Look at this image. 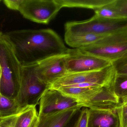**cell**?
I'll return each instance as SVG.
<instances>
[{"label":"cell","instance_id":"cell-1","mask_svg":"<svg viewBox=\"0 0 127 127\" xmlns=\"http://www.w3.org/2000/svg\"><path fill=\"white\" fill-rule=\"evenodd\" d=\"M5 34L22 65L37 64L48 57L66 53L68 50L51 29L16 30Z\"/></svg>","mask_w":127,"mask_h":127},{"label":"cell","instance_id":"cell-2","mask_svg":"<svg viewBox=\"0 0 127 127\" xmlns=\"http://www.w3.org/2000/svg\"><path fill=\"white\" fill-rule=\"evenodd\" d=\"M0 65L1 69L0 93L9 98H14L19 85L22 64L18 59L9 37L3 34L0 37Z\"/></svg>","mask_w":127,"mask_h":127},{"label":"cell","instance_id":"cell-3","mask_svg":"<svg viewBox=\"0 0 127 127\" xmlns=\"http://www.w3.org/2000/svg\"><path fill=\"white\" fill-rule=\"evenodd\" d=\"M37 64L22 65L21 80L14 97L22 108L38 105L44 92L50 87L38 77Z\"/></svg>","mask_w":127,"mask_h":127},{"label":"cell","instance_id":"cell-4","mask_svg":"<svg viewBox=\"0 0 127 127\" xmlns=\"http://www.w3.org/2000/svg\"><path fill=\"white\" fill-rule=\"evenodd\" d=\"M65 33H89L107 35L127 30V19H109L95 15L80 21L68 22L65 24Z\"/></svg>","mask_w":127,"mask_h":127},{"label":"cell","instance_id":"cell-5","mask_svg":"<svg viewBox=\"0 0 127 127\" xmlns=\"http://www.w3.org/2000/svg\"><path fill=\"white\" fill-rule=\"evenodd\" d=\"M77 50L112 63L127 51V30L108 34L92 47Z\"/></svg>","mask_w":127,"mask_h":127},{"label":"cell","instance_id":"cell-6","mask_svg":"<svg viewBox=\"0 0 127 127\" xmlns=\"http://www.w3.org/2000/svg\"><path fill=\"white\" fill-rule=\"evenodd\" d=\"M116 72L112 65L98 71L66 73L50 86V88L80 84H91L101 87H111Z\"/></svg>","mask_w":127,"mask_h":127},{"label":"cell","instance_id":"cell-7","mask_svg":"<svg viewBox=\"0 0 127 127\" xmlns=\"http://www.w3.org/2000/svg\"><path fill=\"white\" fill-rule=\"evenodd\" d=\"M62 8L57 0H23L19 11L27 19L47 24Z\"/></svg>","mask_w":127,"mask_h":127},{"label":"cell","instance_id":"cell-8","mask_svg":"<svg viewBox=\"0 0 127 127\" xmlns=\"http://www.w3.org/2000/svg\"><path fill=\"white\" fill-rule=\"evenodd\" d=\"M82 107L76 99L64 94L58 89L49 88L44 92L39 101L38 117L68 109Z\"/></svg>","mask_w":127,"mask_h":127},{"label":"cell","instance_id":"cell-9","mask_svg":"<svg viewBox=\"0 0 127 127\" xmlns=\"http://www.w3.org/2000/svg\"><path fill=\"white\" fill-rule=\"evenodd\" d=\"M67 73L98 71L112 65L108 60L81 53L77 49H68L66 58Z\"/></svg>","mask_w":127,"mask_h":127},{"label":"cell","instance_id":"cell-10","mask_svg":"<svg viewBox=\"0 0 127 127\" xmlns=\"http://www.w3.org/2000/svg\"><path fill=\"white\" fill-rule=\"evenodd\" d=\"M67 53L53 56L37 63L36 72L39 78L51 86L66 74Z\"/></svg>","mask_w":127,"mask_h":127},{"label":"cell","instance_id":"cell-11","mask_svg":"<svg viewBox=\"0 0 127 127\" xmlns=\"http://www.w3.org/2000/svg\"><path fill=\"white\" fill-rule=\"evenodd\" d=\"M121 101L111 87H100L87 101L81 104L82 107L104 110H117Z\"/></svg>","mask_w":127,"mask_h":127},{"label":"cell","instance_id":"cell-12","mask_svg":"<svg viewBox=\"0 0 127 127\" xmlns=\"http://www.w3.org/2000/svg\"><path fill=\"white\" fill-rule=\"evenodd\" d=\"M36 106H26L15 115L0 118V127H35L38 120Z\"/></svg>","mask_w":127,"mask_h":127},{"label":"cell","instance_id":"cell-13","mask_svg":"<svg viewBox=\"0 0 127 127\" xmlns=\"http://www.w3.org/2000/svg\"><path fill=\"white\" fill-rule=\"evenodd\" d=\"M87 127H120L117 111L88 108Z\"/></svg>","mask_w":127,"mask_h":127},{"label":"cell","instance_id":"cell-14","mask_svg":"<svg viewBox=\"0 0 127 127\" xmlns=\"http://www.w3.org/2000/svg\"><path fill=\"white\" fill-rule=\"evenodd\" d=\"M78 108L68 109L45 116L38 117L35 127H63Z\"/></svg>","mask_w":127,"mask_h":127},{"label":"cell","instance_id":"cell-15","mask_svg":"<svg viewBox=\"0 0 127 127\" xmlns=\"http://www.w3.org/2000/svg\"><path fill=\"white\" fill-rule=\"evenodd\" d=\"M100 87H62L58 89L64 94L77 100L81 104L89 100Z\"/></svg>","mask_w":127,"mask_h":127},{"label":"cell","instance_id":"cell-16","mask_svg":"<svg viewBox=\"0 0 127 127\" xmlns=\"http://www.w3.org/2000/svg\"><path fill=\"white\" fill-rule=\"evenodd\" d=\"M113 0H57L62 7H83L94 10L103 6Z\"/></svg>","mask_w":127,"mask_h":127},{"label":"cell","instance_id":"cell-17","mask_svg":"<svg viewBox=\"0 0 127 127\" xmlns=\"http://www.w3.org/2000/svg\"><path fill=\"white\" fill-rule=\"evenodd\" d=\"M22 108L15 98L7 97L0 93V118L15 115Z\"/></svg>","mask_w":127,"mask_h":127},{"label":"cell","instance_id":"cell-18","mask_svg":"<svg viewBox=\"0 0 127 127\" xmlns=\"http://www.w3.org/2000/svg\"><path fill=\"white\" fill-rule=\"evenodd\" d=\"M115 95L121 101L127 99V76L116 74L111 86Z\"/></svg>","mask_w":127,"mask_h":127},{"label":"cell","instance_id":"cell-19","mask_svg":"<svg viewBox=\"0 0 127 127\" xmlns=\"http://www.w3.org/2000/svg\"><path fill=\"white\" fill-rule=\"evenodd\" d=\"M115 0L100 8L95 10V15L99 17L109 19L123 18L119 15L114 6Z\"/></svg>","mask_w":127,"mask_h":127},{"label":"cell","instance_id":"cell-20","mask_svg":"<svg viewBox=\"0 0 127 127\" xmlns=\"http://www.w3.org/2000/svg\"><path fill=\"white\" fill-rule=\"evenodd\" d=\"M116 74L127 76V51L122 56L112 63Z\"/></svg>","mask_w":127,"mask_h":127},{"label":"cell","instance_id":"cell-21","mask_svg":"<svg viewBox=\"0 0 127 127\" xmlns=\"http://www.w3.org/2000/svg\"><path fill=\"white\" fill-rule=\"evenodd\" d=\"M116 111L119 117L120 127H127V99L121 101Z\"/></svg>","mask_w":127,"mask_h":127},{"label":"cell","instance_id":"cell-22","mask_svg":"<svg viewBox=\"0 0 127 127\" xmlns=\"http://www.w3.org/2000/svg\"><path fill=\"white\" fill-rule=\"evenodd\" d=\"M114 6L120 16L127 19V0H115Z\"/></svg>","mask_w":127,"mask_h":127},{"label":"cell","instance_id":"cell-23","mask_svg":"<svg viewBox=\"0 0 127 127\" xmlns=\"http://www.w3.org/2000/svg\"><path fill=\"white\" fill-rule=\"evenodd\" d=\"M88 121V108L84 107L81 111V115L76 127H87Z\"/></svg>","mask_w":127,"mask_h":127},{"label":"cell","instance_id":"cell-24","mask_svg":"<svg viewBox=\"0 0 127 127\" xmlns=\"http://www.w3.org/2000/svg\"><path fill=\"white\" fill-rule=\"evenodd\" d=\"M22 1L23 0H4L3 2L9 9L19 11Z\"/></svg>","mask_w":127,"mask_h":127},{"label":"cell","instance_id":"cell-25","mask_svg":"<svg viewBox=\"0 0 127 127\" xmlns=\"http://www.w3.org/2000/svg\"><path fill=\"white\" fill-rule=\"evenodd\" d=\"M82 110L78 109L68 123L63 127H76L81 115Z\"/></svg>","mask_w":127,"mask_h":127},{"label":"cell","instance_id":"cell-26","mask_svg":"<svg viewBox=\"0 0 127 127\" xmlns=\"http://www.w3.org/2000/svg\"><path fill=\"white\" fill-rule=\"evenodd\" d=\"M1 74H2V72H1V67L0 65V84L1 80Z\"/></svg>","mask_w":127,"mask_h":127},{"label":"cell","instance_id":"cell-27","mask_svg":"<svg viewBox=\"0 0 127 127\" xmlns=\"http://www.w3.org/2000/svg\"><path fill=\"white\" fill-rule=\"evenodd\" d=\"M3 34V33H1V32H0V37H1V36H2V34Z\"/></svg>","mask_w":127,"mask_h":127},{"label":"cell","instance_id":"cell-28","mask_svg":"<svg viewBox=\"0 0 127 127\" xmlns=\"http://www.w3.org/2000/svg\"></svg>","mask_w":127,"mask_h":127},{"label":"cell","instance_id":"cell-29","mask_svg":"<svg viewBox=\"0 0 127 127\" xmlns=\"http://www.w3.org/2000/svg\"></svg>","mask_w":127,"mask_h":127}]
</instances>
